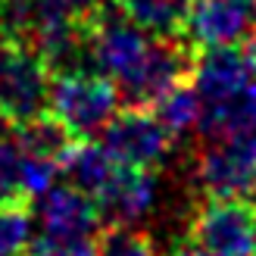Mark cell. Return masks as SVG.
<instances>
[{
    "instance_id": "15",
    "label": "cell",
    "mask_w": 256,
    "mask_h": 256,
    "mask_svg": "<svg viewBox=\"0 0 256 256\" xmlns=\"http://www.w3.org/2000/svg\"><path fill=\"white\" fill-rule=\"evenodd\" d=\"M97 256H156V244L134 225H110V232L97 240Z\"/></svg>"
},
{
    "instance_id": "22",
    "label": "cell",
    "mask_w": 256,
    "mask_h": 256,
    "mask_svg": "<svg viewBox=\"0 0 256 256\" xmlns=\"http://www.w3.org/2000/svg\"><path fill=\"white\" fill-rule=\"evenodd\" d=\"M244 4H253V6H256V0H244Z\"/></svg>"
},
{
    "instance_id": "3",
    "label": "cell",
    "mask_w": 256,
    "mask_h": 256,
    "mask_svg": "<svg viewBox=\"0 0 256 256\" xmlns=\"http://www.w3.org/2000/svg\"><path fill=\"white\" fill-rule=\"evenodd\" d=\"M194 184L203 197L247 200L256 194V132L206 138L194 156Z\"/></svg>"
},
{
    "instance_id": "18",
    "label": "cell",
    "mask_w": 256,
    "mask_h": 256,
    "mask_svg": "<svg viewBox=\"0 0 256 256\" xmlns=\"http://www.w3.org/2000/svg\"><path fill=\"white\" fill-rule=\"evenodd\" d=\"M66 4H69L75 12H78L82 19H88V16H91V12L100 6V4H104V0H66Z\"/></svg>"
},
{
    "instance_id": "8",
    "label": "cell",
    "mask_w": 256,
    "mask_h": 256,
    "mask_svg": "<svg viewBox=\"0 0 256 256\" xmlns=\"http://www.w3.org/2000/svg\"><path fill=\"white\" fill-rule=\"evenodd\" d=\"M256 32V6L244 0H190L178 34L194 50L238 47Z\"/></svg>"
},
{
    "instance_id": "19",
    "label": "cell",
    "mask_w": 256,
    "mask_h": 256,
    "mask_svg": "<svg viewBox=\"0 0 256 256\" xmlns=\"http://www.w3.org/2000/svg\"><path fill=\"white\" fill-rule=\"evenodd\" d=\"M10 200H19V194L12 190V184L6 182V175L0 172V203H10Z\"/></svg>"
},
{
    "instance_id": "1",
    "label": "cell",
    "mask_w": 256,
    "mask_h": 256,
    "mask_svg": "<svg viewBox=\"0 0 256 256\" xmlns=\"http://www.w3.org/2000/svg\"><path fill=\"white\" fill-rule=\"evenodd\" d=\"M119 104L116 84L97 69H66L50 78L47 116L66 128L72 140L100 134L119 112Z\"/></svg>"
},
{
    "instance_id": "4",
    "label": "cell",
    "mask_w": 256,
    "mask_h": 256,
    "mask_svg": "<svg viewBox=\"0 0 256 256\" xmlns=\"http://www.w3.org/2000/svg\"><path fill=\"white\" fill-rule=\"evenodd\" d=\"M190 62L194 50L184 41H175V34H150L147 47L112 84L125 106H153L175 84L188 82Z\"/></svg>"
},
{
    "instance_id": "2",
    "label": "cell",
    "mask_w": 256,
    "mask_h": 256,
    "mask_svg": "<svg viewBox=\"0 0 256 256\" xmlns=\"http://www.w3.org/2000/svg\"><path fill=\"white\" fill-rule=\"evenodd\" d=\"M54 69L28 41L0 38V119L22 125L47 112Z\"/></svg>"
},
{
    "instance_id": "13",
    "label": "cell",
    "mask_w": 256,
    "mask_h": 256,
    "mask_svg": "<svg viewBox=\"0 0 256 256\" xmlns=\"http://www.w3.org/2000/svg\"><path fill=\"white\" fill-rule=\"evenodd\" d=\"M119 6L150 34H178L190 0H122Z\"/></svg>"
},
{
    "instance_id": "14",
    "label": "cell",
    "mask_w": 256,
    "mask_h": 256,
    "mask_svg": "<svg viewBox=\"0 0 256 256\" xmlns=\"http://www.w3.org/2000/svg\"><path fill=\"white\" fill-rule=\"evenodd\" d=\"M34 232V216L19 200L0 203V256H25Z\"/></svg>"
},
{
    "instance_id": "11",
    "label": "cell",
    "mask_w": 256,
    "mask_h": 256,
    "mask_svg": "<svg viewBox=\"0 0 256 256\" xmlns=\"http://www.w3.org/2000/svg\"><path fill=\"white\" fill-rule=\"evenodd\" d=\"M116 160L110 156V150L97 140L84 138V140H72L66 153L60 156V175H66V182L72 188L84 190L88 197H97L104 184L116 172Z\"/></svg>"
},
{
    "instance_id": "23",
    "label": "cell",
    "mask_w": 256,
    "mask_h": 256,
    "mask_svg": "<svg viewBox=\"0 0 256 256\" xmlns=\"http://www.w3.org/2000/svg\"><path fill=\"white\" fill-rule=\"evenodd\" d=\"M116 4H122V0H116Z\"/></svg>"
},
{
    "instance_id": "20",
    "label": "cell",
    "mask_w": 256,
    "mask_h": 256,
    "mask_svg": "<svg viewBox=\"0 0 256 256\" xmlns=\"http://www.w3.org/2000/svg\"><path fill=\"white\" fill-rule=\"evenodd\" d=\"M253 225H256V194H253Z\"/></svg>"
},
{
    "instance_id": "12",
    "label": "cell",
    "mask_w": 256,
    "mask_h": 256,
    "mask_svg": "<svg viewBox=\"0 0 256 256\" xmlns=\"http://www.w3.org/2000/svg\"><path fill=\"white\" fill-rule=\"evenodd\" d=\"M153 112H156V119L166 125V132L178 140V138H188V134L200 132L203 104H200V94L194 91V84L182 82L153 104Z\"/></svg>"
},
{
    "instance_id": "10",
    "label": "cell",
    "mask_w": 256,
    "mask_h": 256,
    "mask_svg": "<svg viewBox=\"0 0 256 256\" xmlns=\"http://www.w3.org/2000/svg\"><path fill=\"white\" fill-rule=\"evenodd\" d=\"M34 225L47 238H94L100 232V210L94 197L72 184H54L34 197Z\"/></svg>"
},
{
    "instance_id": "17",
    "label": "cell",
    "mask_w": 256,
    "mask_h": 256,
    "mask_svg": "<svg viewBox=\"0 0 256 256\" xmlns=\"http://www.w3.org/2000/svg\"><path fill=\"white\" fill-rule=\"evenodd\" d=\"M166 256H212V253H210V250H203L197 240H190V238H188V240H182V244H175Z\"/></svg>"
},
{
    "instance_id": "9",
    "label": "cell",
    "mask_w": 256,
    "mask_h": 256,
    "mask_svg": "<svg viewBox=\"0 0 256 256\" xmlns=\"http://www.w3.org/2000/svg\"><path fill=\"white\" fill-rule=\"evenodd\" d=\"M160 197H162V190H160V178L153 169L116 166L112 178L94 197V203L106 225H138L156 212Z\"/></svg>"
},
{
    "instance_id": "5",
    "label": "cell",
    "mask_w": 256,
    "mask_h": 256,
    "mask_svg": "<svg viewBox=\"0 0 256 256\" xmlns=\"http://www.w3.org/2000/svg\"><path fill=\"white\" fill-rule=\"evenodd\" d=\"M104 147L119 166L156 172L172 156L175 138L166 132L156 112H150V106H125L104 128Z\"/></svg>"
},
{
    "instance_id": "6",
    "label": "cell",
    "mask_w": 256,
    "mask_h": 256,
    "mask_svg": "<svg viewBox=\"0 0 256 256\" xmlns=\"http://www.w3.org/2000/svg\"><path fill=\"white\" fill-rule=\"evenodd\" d=\"M147 32L116 6H97L84 19V50H88V69L104 72L110 82L138 60V54L147 47Z\"/></svg>"
},
{
    "instance_id": "21",
    "label": "cell",
    "mask_w": 256,
    "mask_h": 256,
    "mask_svg": "<svg viewBox=\"0 0 256 256\" xmlns=\"http://www.w3.org/2000/svg\"><path fill=\"white\" fill-rule=\"evenodd\" d=\"M250 54H253V66H256V44H253V47H250Z\"/></svg>"
},
{
    "instance_id": "7",
    "label": "cell",
    "mask_w": 256,
    "mask_h": 256,
    "mask_svg": "<svg viewBox=\"0 0 256 256\" xmlns=\"http://www.w3.org/2000/svg\"><path fill=\"white\" fill-rule=\"evenodd\" d=\"M188 238L212 256H256L253 206L244 200L203 197L188 219Z\"/></svg>"
},
{
    "instance_id": "16",
    "label": "cell",
    "mask_w": 256,
    "mask_h": 256,
    "mask_svg": "<svg viewBox=\"0 0 256 256\" xmlns=\"http://www.w3.org/2000/svg\"><path fill=\"white\" fill-rule=\"evenodd\" d=\"M25 256H97V240L94 238H47L38 234Z\"/></svg>"
}]
</instances>
